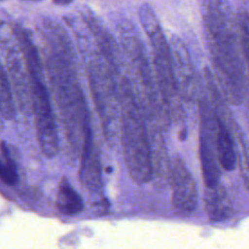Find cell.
<instances>
[{
    "mask_svg": "<svg viewBox=\"0 0 249 249\" xmlns=\"http://www.w3.org/2000/svg\"><path fill=\"white\" fill-rule=\"evenodd\" d=\"M29 83L31 109L35 115L37 139L42 153L53 158L59 150L57 128L52 110L49 94L41 80V68H26Z\"/></svg>",
    "mask_w": 249,
    "mask_h": 249,
    "instance_id": "7a4b0ae2",
    "label": "cell"
},
{
    "mask_svg": "<svg viewBox=\"0 0 249 249\" xmlns=\"http://www.w3.org/2000/svg\"><path fill=\"white\" fill-rule=\"evenodd\" d=\"M215 113V112H214ZM216 127L214 133L215 149L219 164L227 171L235 168L236 154L233 145V139L226 122L216 114Z\"/></svg>",
    "mask_w": 249,
    "mask_h": 249,
    "instance_id": "8992f818",
    "label": "cell"
},
{
    "mask_svg": "<svg viewBox=\"0 0 249 249\" xmlns=\"http://www.w3.org/2000/svg\"><path fill=\"white\" fill-rule=\"evenodd\" d=\"M169 172L174 208L180 213L193 212L197 204L196 186L193 175L180 157L173 158Z\"/></svg>",
    "mask_w": 249,
    "mask_h": 249,
    "instance_id": "277c9868",
    "label": "cell"
},
{
    "mask_svg": "<svg viewBox=\"0 0 249 249\" xmlns=\"http://www.w3.org/2000/svg\"><path fill=\"white\" fill-rule=\"evenodd\" d=\"M53 2L58 6H65L72 3L73 0H53Z\"/></svg>",
    "mask_w": 249,
    "mask_h": 249,
    "instance_id": "8fae6325",
    "label": "cell"
},
{
    "mask_svg": "<svg viewBox=\"0 0 249 249\" xmlns=\"http://www.w3.org/2000/svg\"><path fill=\"white\" fill-rule=\"evenodd\" d=\"M0 149L2 154V160H0V179L7 185H16L18 180L16 163L11 159L8 148L4 142H1Z\"/></svg>",
    "mask_w": 249,
    "mask_h": 249,
    "instance_id": "30bf717a",
    "label": "cell"
},
{
    "mask_svg": "<svg viewBox=\"0 0 249 249\" xmlns=\"http://www.w3.org/2000/svg\"><path fill=\"white\" fill-rule=\"evenodd\" d=\"M81 181L89 192L99 193L102 189L101 163L99 156L93 146L92 131L90 127L85 133L81 149Z\"/></svg>",
    "mask_w": 249,
    "mask_h": 249,
    "instance_id": "5b68a950",
    "label": "cell"
},
{
    "mask_svg": "<svg viewBox=\"0 0 249 249\" xmlns=\"http://www.w3.org/2000/svg\"><path fill=\"white\" fill-rule=\"evenodd\" d=\"M121 141L124 160L130 177L140 184L153 177L152 151L142 115L128 85L121 90Z\"/></svg>",
    "mask_w": 249,
    "mask_h": 249,
    "instance_id": "6da1fadb",
    "label": "cell"
},
{
    "mask_svg": "<svg viewBox=\"0 0 249 249\" xmlns=\"http://www.w3.org/2000/svg\"><path fill=\"white\" fill-rule=\"evenodd\" d=\"M205 211L210 221L221 222L232 215L233 209L226 189L219 183L215 187L206 188L204 195Z\"/></svg>",
    "mask_w": 249,
    "mask_h": 249,
    "instance_id": "52a82bcc",
    "label": "cell"
},
{
    "mask_svg": "<svg viewBox=\"0 0 249 249\" xmlns=\"http://www.w3.org/2000/svg\"><path fill=\"white\" fill-rule=\"evenodd\" d=\"M56 206L58 211L66 216L77 215L84 208L82 197L65 180L59 184L56 195Z\"/></svg>",
    "mask_w": 249,
    "mask_h": 249,
    "instance_id": "ba28073f",
    "label": "cell"
},
{
    "mask_svg": "<svg viewBox=\"0 0 249 249\" xmlns=\"http://www.w3.org/2000/svg\"><path fill=\"white\" fill-rule=\"evenodd\" d=\"M0 1H2V0H0Z\"/></svg>",
    "mask_w": 249,
    "mask_h": 249,
    "instance_id": "4fadbf2b",
    "label": "cell"
},
{
    "mask_svg": "<svg viewBox=\"0 0 249 249\" xmlns=\"http://www.w3.org/2000/svg\"><path fill=\"white\" fill-rule=\"evenodd\" d=\"M0 116L6 120H12L16 116V105L12 87L0 59Z\"/></svg>",
    "mask_w": 249,
    "mask_h": 249,
    "instance_id": "9c48e42d",
    "label": "cell"
},
{
    "mask_svg": "<svg viewBox=\"0 0 249 249\" xmlns=\"http://www.w3.org/2000/svg\"><path fill=\"white\" fill-rule=\"evenodd\" d=\"M200 118L199 159L201 172L206 188H212L220 183V169L214 140L216 116L205 102L200 105Z\"/></svg>",
    "mask_w": 249,
    "mask_h": 249,
    "instance_id": "3957f363",
    "label": "cell"
},
{
    "mask_svg": "<svg viewBox=\"0 0 249 249\" xmlns=\"http://www.w3.org/2000/svg\"><path fill=\"white\" fill-rule=\"evenodd\" d=\"M22 1H42V0H22Z\"/></svg>",
    "mask_w": 249,
    "mask_h": 249,
    "instance_id": "7c38bea8",
    "label": "cell"
}]
</instances>
